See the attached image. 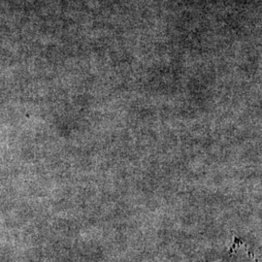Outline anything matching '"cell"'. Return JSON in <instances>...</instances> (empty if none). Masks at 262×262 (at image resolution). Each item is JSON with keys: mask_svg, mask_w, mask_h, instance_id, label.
Returning a JSON list of instances; mask_svg holds the SVG:
<instances>
[]
</instances>
